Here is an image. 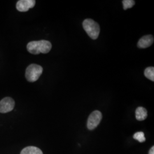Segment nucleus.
Wrapping results in <instances>:
<instances>
[{
    "label": "nucleus",
    "instance_id": "obj_1",
    "mask_svg": "<svg viewBox=\"0 0 154 154\" xmlns=\"http://www.w3.org/2000/svg\"><path fill=\"white\" fill-rule=\"evenodd\" d=\"M51 44L48 41H35L28 43L27 50L30 53L33 54H39V53L46 54L51 49Z\"/></svg>",
    "mask_w": 154,
    "mask_h": 154
},
{
    "label": "nucleus",
    "instance_id": "obj_2",
    "mask_svg": "<svg viewBox=\"0 0 154 154\" xmlns=\"http://www.w3.org/2000/svg\"><path fill=\"white\" fill-rule=\"evenodd\" d=\"M82 25L84 30L91 38H98L100 33V26L97 22L91 19H86L83 21Z\"/></svg>",
    "mask_w": 154,
    "mask_h": 154
},
{
    "label": "nucleus",
    "instance_id": "obj_3",
    "mask_svg": "<svg viewBox=\"0 0 154 154\" xmlns=\"http://www.w3.org/2000/svg\"><path fill=\"white\" fill-rule=\"evenodd\" d=\"M43 72V68L36 64H32L26 70L25 77L29 82H34L38 79Z\"/></svg>",
    "mask_w": 154,
    "mask_h": 154
},
{
    "label": "nucleus",
    "instance_id": "obj_4",
    "mask_svg": "<svg viewBox=\"0 0 154 154\" xmlns=\"http://www.w3.org/2000/svg\"><path fill=\"white\" fill-rule=\"evenodd\" d=\"M102 118V114L99 111H94L88 117L87 126L90 130H93L98 126Z\"/></svg>",
    "mask_w": 154,
    "mask_h": 154
},
{
    "label": "nucleus",
    "instance_id": "obj_5",
    "mask_svg": "<svg viewBox=\"0 0 154 154\" xmlns=\"http://www.w3.org/2000/svg\"><path fill=\"white\" fill-rule=\"evenodd\" d=\"M15 103L14 100L10 98L6 97L0 101V112L7 113L13 110Z\"/></svg>",
    "mask_w": 154,
    "mask_h": 154
},
{
    "label": "nucleus",
    "instance_id": "obj_6",
    "mask_svg": "<svg viewBox=\"0 0 154 154\" xmlns=\"http://www.w3.org/2000/svg\"><path fill=\"white\" fill-rule=\"evenodd\" d=\"M35 4V1L34 0H20L17 3V9L21 12L27 11L29 9L33 8Z\"/></svg>",
    "mask_w": 154,
    "mask_h": 154
},
{
    "label": "nucleus",
    "instance_id": "obj_7",
    "mask_svg": "<svg viewBox=\"0 0 154 154\" xmlns=\"http://www.w3.org/2000/svg\"><path fill=\"white\" fill-rule=\"evenodd\" d=\"M154 42V37L152 35H147L140 39L138 41V48L140 49L147 48Z\"/></svg>",
    "mask_w": 154,
    "mask_h": 154
},
{
    "label": "nucleus",
    "instance_id": "obj_8",
    "mask_svg": "<svg viewBox=\"0 0 154 154\" xmlns=\"http://www.w3.org/2000/svg\"><path fill=\"white\" fill-rule=\"evenodd\" d=\"M136 118L139 121L145 120L147 117V111L143 107H139L135 111Z\"/></svg>",
    "mask_w": 154,
    "mask_h": 154
},
{
    "label": "nucleus",
    "instance_id": "obj_9",
    "mask_svg": "<svg viewBox=\"0 0 154 154\" xmlns=\"http://www.w3.org/2000/svg\"><path fill=\"white\" fill-rule=\"evenodd\" d=\"M21 154H43L42 151L38 147L34 146H29L23 149Z\"/></svg>",
    "mask_w": 154,
    "mask_h": 154
},
{
    "label": "nucleus",
    "instance_id": "obj_10",
    "mask_svg": "<svg viewBox=\"0 0 154 154\" xmlns=\"http://www.w3.org/2000/svg\"><path fill=\"white\" fill-rule=\"evenodd\" d=\"M144 75L149 80L154 81V67H149L146 69L144 70Z\"/></svg>",
    "mask_w": 154,
    "mask_h": 154
},
{
    "label": "nucleus",
    "instance_id": "obj_11",
    "mask_svg": "<svg viewBox=\"0 0 154 154\" xmlns=\"http://www.w3.org/2000/svg\"><path fill=\"white\" fill-rule=\"evenodd\" d=\"M133 138H134L135 140H138V142L142 143L146 141V138L144 137V132L140 131V132H136Z\"/></svg>",
    "mask_w": 154,
    "mask_h": 154
},
{
    "label": "nucleus",
    "instance_id": "obj_12",
    "mask_svg": "<svg viewBox=\"0 0 154 154\" xmlns=\"http://www.w3.org/2000/svg\"><path fill=\"white\" fill-rule=\"evenodd\" d=\"M123 5L124 10H127V9L131 8L135 5V1L133 0H124L122 1Z\"/></svg>",
    "mask_w": 154,
    "mask_h": 154
},
{
    "label": "nucleus",
    "instance_id": "obj_13",
    "mask_svg": "<svg viewBox=\"0 0 154 154\" xmlns=\"http://www.w3.org/2000/svg\"><path fill=\"white\" fill-rule=\"evenodd\" d=\"M149 154H154V147L152 146L149 151Z\"/></svg>",
    "mask_w": 154,
    "mask_h": 154
}]
</instances>
